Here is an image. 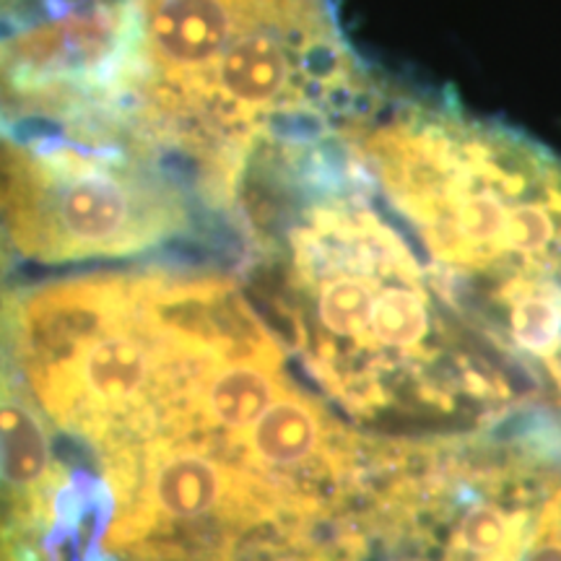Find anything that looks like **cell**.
<instances>
[{"instance_id": "6da1fadb", "label": "cell", "mask_w": 561, "mask_h": 561, "mask_svg": "<svg viewBox=\"0 0 561 561\" xmlns=\"http://www.w3.org/2000/svg\"><path fill=\"white\" fill-rule=\"evenodd\" d=\"M136 128L229 214L252 151L367 91L325 0H133Z\"/></svg>"}, {"instance_id": "7a4b0ae2", "label": "cell", "mask_w": 561, "mask_h": 561, "mask_svg": "<svg viewBox=\"0 0 561 561\" xmlns=\"http://www.w3.org/2000/svg\"><path fill=\"white\" fill-rule=\"evenodd\" d=\"M208 208L185 174L138 151L0 130V250L34 263L161 248Z\"/></svg>"}, {"instance_id": "3957f363", "label": "cell", "mask_w": 561, "mask_h": 561, "mask_svg": "<svg viewBox=\"0 0 561 561\" xmlns=\"http://www.w3.org/2000/svg\"><path fill=\"white\" fill-rule=\"evenodd\" d=\"M0 130L151 153L136 128L133 0L0 26Z\"/></svg>"}, {"instance_id": "277c9868", "label": "cell", "mask_w": 561, "mask_h": 561, "mask_svg": "<svg viewBox=\"0 0 561 561\" xmlns=\"http://www.w3.org/2000/svg\"><path fill=\"white\" fill-rule=\"evenodd\" d=\"M53 473L50 439L42 430L37 411L13 396L0 371V479L9 486L11 500L45 502Z\"/></svg>"}, {"instance_id": "5b68a950", "label": "cell", "mask_w": 561, "mask_h": 561, "mask_svg": "<svg viewBox=\"0 0 561 561\" xmlns=\"http://www.w3.org/2000/svg\"><path fill=\"white\" fill-rule=\"evenodd\" d=\"M83 3H91V0H0V26L55 16V13L79 9Z\"/></svg>"}, {"instance_id": "8992f818", "label": "cell", "mask_w": 561, "mask_h": 561, "mask_svg": "<svg viewBox=\"0 0 561 561\" xmlns=\"http://www.w3.org/2000/svg\"><path fill=\"white\" fill-rule=\"evenodd\" d=\"M268 561H325L322 557H318V553L307 551V549H289V551H280L276 553V557L268 559Z\"/></svg>"}]
</instances>
